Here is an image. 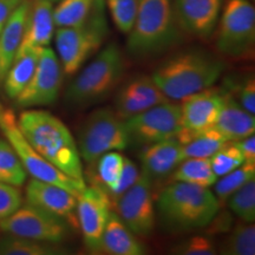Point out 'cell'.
I'll return each instance as SVG.
<instances>
[{
	"label": "cell",
	"mask_w": 255,
	"mask_h": 255,
	"mask_svg": "<svg viewBox=\"0 0 255 255\" xmlns=\"http://www.w3.org/2000/svg\"><path fill=\"white\" fill-rule=\"evenodd\" d=\"M17 122L21 133L41 157L68 176L85 182L77 142L62 121L44 110H25Z\"/></svg>",
	"instance_id": "cell-1"
},
{
	"label": "cell",
	"mask_w": 255,
	"mask_h": 255,
	"mask_svg": "<svg viewBox=\"0 0 255 255\" xmlns=\"http://www.w3.org/2000/svg\"><path fill=\"white\" fill-rule=\"evenodd\" d=\"M155 208L162 228L175 234L205 229L220 203L209 188L174 181L159 193Z\"/></svg>",
	"instance_id": "cell-2"
},
{
	"label": "cell",
	"mask_w": 255,
	"mask_h": 255,
	"mask_svg": "<svg viewBox=\"0 0 255 255\" xmlns=\"http://www.w3.org/2000/svg\"><path fill=\"white\" fill-rule=\"evenodd\" d=\"M225 64L203 50H188L165 60L154 70L151 78L168 100L182 102L206 90L221 77Z\"/></svg>",
	"instance_id": "cell-3"
},
{
	"label": "cell",
	"mask_w": 255,
	"mask_h": 255,
	"mask_svg": "<svg viewBox=\"0 0 255 255\" xmlns=\"http://www.w3.org/2000/svg\"><path fill=\"white\" fill-rule=\"evenodd\" d=\"M181 31L173 0H139L127 50L133 58H154L176 45Z\"/></svg>",
	"instance_id": "cell-4"
},
{
	"label": "cell",
	"mask_w": 255,
	"mask_h": 255,
	"mask_svg": "<svg viewBox=\"0 0 255 255\" xmlns=\"http://www.w3.org/2000/svg\"><path fill=\"white\" fill-rule=\"evenodd\" d=\"M124 72L123 52L117 44H108L70 83L65 100L70 105L78 108L98 103L119 87Z\"/></svg>",
	"instance_id": "cell-5"
},
{
	"label": "cell",
	"mask_w": 255,
	"mask_h": 255,
	"mask_svg": "<svg viewBox=\"0 0 255 255\" xmlns=\"http://www.w3.org/2000/svg\"><path fill=\"white\" fill-rule=\"evenodd\" d=\"M109 34L104 0H95L84 23L73 27H58L56 47L63 72L73 75L101 49Z\"/></svg>",
	"instance_id": "cell-6"
},
{
	"label": "cell",
	"mask_w": 255,
	"mask_h": 255,
	"mask_svg": "<svg viewBox=\"0 0 255 255\" xmlns=\"http://www.w3.org/2000/svg\"><path fill=\"white\" fill-rule=\"evenodd\" d=\"M215 36L216 49L233 59L250 58L255 45V8L251 0H226Z\"/></svg>",
	"instance_id": "cell-7"
},
{
	"label": "cell",
	"mask_w": 255,
	"mask_h": 255,
	"mask_svg": "<svg viewBox=\"0 0 255 255\" xmlns=\"http://www.w3.org/2000/svg\"><path fill=\"white\" fill-rule=\"evenodd\" d=\"M77 145L88 164H94L108 151L124 150L130 145L126 120L110 108L92 111L81 128Z\"/></svg>",
	"instance_id": "cell-8"
},
{
	"label": "cell",
	"mask_w": 255,
	"mask_h": 255,
	"mask_svg": "<svg viewBox=\"0 0 255 255\" xmlns=\"http://www.w3.org/2000/svg\"><path fill=\"white\" fill-rule=\"evenodd\" d=\"M0 129L4 133L5 138L14 149L26 173L30 174L32 177L57 184L77 197L87 187L85 182H81L68 176L59 169H57L55 165L49 163L45 158L41 157L21 133L13 111L5 109L1 104H0Z\"/></svg>",
	"instance_id": "cell-9"
},
{
	"label": "cell",
	"mask_w": 255,
	"mask_h": 255,
	"mask_svg": "<svg viewBox=\"0 0 255 255\" xmlns=\"http://www.w3.org/2000/svg\"><path fill=\"white\" fill-rule=\"evenodd\" d=\"M0 229L6 234L56 245L65 241L71 232L65 220L27 203L21 205L14 213L2 219Z\"/></svg>",
	"instance_id": "cell-10"
},
{
	"label": "cell",
	"mask_w": 255,
	"mask_h": 255,
	"mask_svg": "<svg viewBox=\"0 0 255 255\" xmlns=\"http://www.w3.org/2000/svg\"><path fill=\"white\" fill-rule=\"evenodd\" d=\"M115 213L136 237L148 238L156 226V208L152 182L144 174L122 195L111 201Z\"/></svg>",
	"instance_id": "cell-11"
},
{
	"label": "cell",
	"mask_w": 255,
	"mask_h": 255,
	"mask_svg": "<svg viewBox=\"0 0 255 255\" xmlns=\"http://www.w3.org/2000/svg\"><path fill=\"white\" fill-rule=\"evenodd\" d=\"M130 143L149 145L176 137L182 128L181 105L167 102L126 120Z\"/></svg>",
	"instance_id": "cell-12"
},
{
	"label": "cell",
	"mask_w": 255,
	"mask_h": 255,
	"mask_svg": "<svg viewBox=\"0 0 255 255\" xmlns=\"http://www.w3.org/2000/svg\"><path fill=\"white\" fill-rule=\"evenodd\" d=\"M63 68L58 56L49 46L43 47L31 81L15 98L18 108H37L55 103L59 96Z\"/></svg>",
	"instance_id": "cell-13"
},
{
	"label": "cell",
	"mask_w": 255,
	"mask_h": 255,
	"mask_svg": "<svg viewBox=\"0 0 255 255\" xmlns=\"http://www.w3.org/2000/svg\"><path fill=\"white\" fill-rule=\"evenodd\" d=\"M111 201L102 188L92 184L85 187L77 197L76 216L83 240L90 253L98 254L105 225L110 215Z\"/></svg>",
	"instance_id": "cell-14"
},
{
	"label": "cell",
	"mask_w": 255,
	"mask_h": 255,
	"mask_svg": "<svg viewBox=\"0 0 255 255\" xmlns=\"http://www.w3.org/2000/svg\"><path fill=\"white\" fill-rule=\"evenodd\" d=\"M180 105L182 128L176 138L183 145L195 133L215 127L223 105V92L208 88L187 97Z\"/></svg>",
	"instance_id": "cell-15"
},
{
	"label": "cell",
	"mask_w": 255,
	"mask_h": 255,
	"mask_svg": "<svg viewBox=\"0 0 255 255\" xmlns=\"http://www.w3.org/2000/svg\"><path fill=\"white\" fill-rule=\"evenodd\" d=\"M170 102L161 91L151 76L138 75L124 83L117 91L115 111L123 120L142 113L155 105Z\"/></svg>",
	"instance_id": "cell-16"
},
{
	"label": "cell",
	"mask_w": 255,
	"mask_h": 255,
	"mask_svg": "<svg viewBox=\"0 0 255 255\" xmlns=\"http://www.w3.org/2000/svg\"><path fill=\"white\" fill-rule=\"evenodd\" d=\"M181 30L190 36L207 39L214 33L223 0H173Z\"/></svg>",
	"instance_id": "cell-17"
},
{
	"label": "cell",
	"mask_w": 255,
	"mask_h": 255,
	"mask_svg": "<svg viewBox=\"0 0 255 255\" xmlns=\"http://www.w3.org/2000/svg\"><path fill=\"white\" fill-rule=\"evenodd\" d=\"M25 199L27 205L50 213L66 222H75L77 196L57 184L32 177L25 189Z\"/></svg>",
	"instance_id": "cell-18"
},
{
	"label": "cell",
	"mask_w": 255,
	"mask_h": 255,
	"mask_svg": "<svg viewBox=\"0 0 255 255\" xmlns=\"http://www.w3.org/2000/svg\"><path fill=\"white\" fill-rule=\"evenodd\" d=\"M184 159L182 144L176 137L146 145L141 154L142 174L151 182L164 180Z\"/></svg>",
	"instance_id": "cell-19"
},
{
	"label": "cell",
	"mask_w": 255,
	"mask_h": 255,
	"mask_svg": "<svg viewBox=\"0 0 255 255\" xmlns=\"http://www.w3.org/2000/svg\"><path fill=\"white\" fill-rule=\"evenodd\" d=\"M30 5L27 0H21L0 32V84L4 82L20 47Z\"/></svg>",
	"instance_id": "cell-20"
},
{
	"label": "cell",
	"mask_w": 255,
	"mask_h": 255,
	"mask_svg": "<svg viewBox=\"0 0 255 255\" xmlns=\"http://www.w3.org/2000/svg\"><path fill=\"white\" fill-rule=\"evenodd\" d=\"M52 4L53 2L47 0H36L30 5L23 40L19 50L50 45L55 33Z\"/></svg>",
	"instance_id": "cell-21"
},
{
	"label": "cell",
	"mask_w": 255,
	"mask_h": 255,
	"mask_svg": "<svg viewBox=\"0 0 255 255\" xmlns=\"http://www.w3.org/2000/svg\"><path fill=\"white\" fill-rule=\"evenodd\" d=\"M215 128L227 141H239L255 131V119L229 92H223V105Z\"/></svg>",
	"instance_id": "cell-22"
},
{
	"label": "cell",
	"mask_w": 255,
	"mask_h": 255,
	"mask_svg": "<svg viewBox=\"0 0 255 255\" xmlns=\"http://www.w3.org/2000/svg\"><path fill=\"white\" fill-rule=\"evenodd\" d=\"M102 254L143 255L145 248L115 212H110L101 241Z\"/></svg>",
	"instance_id": "cell-23"
},
{
	"label": "cell",
	"mask_w": 255,
	"mask_h": 255,
	"mask_svg": "<svg viewBox=\"0 0 255 255\" xmlns=\"http://www.w3.org/2000/svg\"><path fill=\"white\" fill-rule=\"evenodd\" d=\"M43 47H27L19 50L4 78V90L11 100L24 90L36 71Z\"/></svg>",
	"instance_id": "cell-24"
},
{
	"label": "cell",
	"mask_w": 255,
	"mask_h": 255,
	"mask_svg": "<svg viewBox=\"0 0 255 255\" xmlns=\"http://www.w3.org/2000/svg\"><path fill=\"white\" fill-rule=\"evenodd\" d=\"M210 164V157L184 158L173 173V181L210 188L218 180Z\"/></svg>",
	"instance_id": "cell-25"
},
{
	"label": "cell",
	"mask_w": 255,
	"mask_h": 255,
	"mask_svg": "<svg viewBox=\"0 0 255 255\" xmlns=\"http://www.w3.org/2000/svg\"><path fill=\"white\" fill-rule=\"evenodd\" d=\"M126 156L120 151H108L101 156L96 163V181L95 186L103 189L108 196L113 195L116 189L120 178L122 176Z\"/></svg>",
	"instance_id": "cell-26"
},
{
	"label": "cell",
	"mask_w": 255,
	"mask_h": 255,
	"mask_svg": "<svg viewBox=\"0 0 255 255\" xmlns=\"http://www.w3.org/2000/svg\"><path fill=\"white\" fill-rule=\"evenodd\" d=\"M56 244L31 240V239L7 234L0 239V255H57L65 254Z\"/></svg>",
	"instance_id": "cell-27"
},
{
	"label": "cell",
	"mask_w": 255,
	"mask_h": 255,
	"mask_svg": "<svg viewBox=\"0 0 255 255\" xmlns=\"http://www.w3.org/2000/svg\"><path fill=\"white\" fill-rule=\"evenodd\" d=\"M223 255H254L255 226L253 222H240L229 231V235L220 247Z\"/></svg>",
	"instance_id": "cell-28"
},
{
	"label": "cell",
	"mask_w": 255,
	"mask_h": 255,
	"mask_svg": "<svg viewBox=\"0 0 255 255\" xmlns=\"http://www.w3.org/2000/svg\"><path fill=\"white\" fill-rule=\"evenodd\" d=\"M228 142L216 128L195 133L186 144L182 145L184 158L212 157L221 146Z\"/></svg>",
	"instance_id": "cell-29"
},
{
	"label": "cell",
	"mask_w": 255,
	"mask_h": 255,
	"mask_svg": "<svg viewBox=\"0 0 255 255\" xmlns=\"http://www.w3.org/2000/svg\"><path fill=\"white\" fill-rule=\"evenodd\" d=\"M252 180H255V162H244L240 167L218 178L214 183V194L219 203H225L233 193Z\"/></svg>",
	"instance_id": "cell-30"
},
{
	"label": "cell",
	"mask_w": 255,
	"mask_h": 255,
	"mask_svg": "<svg viewBox=\"0 0 255 255\" xmlns=\"http://www.w3.org/2000/svg\"><path fill=\"white\" fill-rule=\"evenodd\" d=\"M95 0H59L53 8V21L57 27L78 26L87 20Z\"/></svg>",
	"instance_id": "cell-31"
},
{
	"label": "cell",
	"mask_w": 255,
	"mask_h": 255,
	"mask_svg": "<svg viewBox=\"0 0 255 255\" xmlns=\"http://www.w3.org/2000/svg\"><path fill=\"white\" fill-rule=\"evenodd\" d=\"M26 170L7 139H0V182L21 187L26 181Z\"/></svg>",
	"instance_id": "cell-32"
},
{
	"label": "cell",
	"mask_w": 255,
	"mask_h": 255,
	"mask_svg": "<svg viewBox=\"0 0 255 255\" xmlns=\"http://www.w3.org/2000/svg\"><path fill=\"white\" fill-rule=\"evenodd\" d=\"M228 208L242 221L254 222L255 220V181L252 180L233 193L226 201Z\"/></svg>",
	"instance_id": "cell-33"
},
{
	"label": "cell",
	"mask_w": 255,
	"mask_h": 255,
	"mask_svg": "<svg viewBox=\"0 0 255 255\" xmlns=\"http://www.w3.org/2000/svg\"><path fill=\"white\" fill-rule=\"evenodd\" d=\"M117 30L128 34L135 24L139 0H104Z\"/></svg>",
	"instance_id": "cell-34"
},
{
	"label": "cell",
	"mask_w": 255,
	"mask_h": 255,
	"mask_svg": "<svg viewBox=\"0 0 255 255\" xmlns=\"http://www.w3.org/2000/svg\"><path fill=\"white\" fill-rule=\"evenodd\" d=\"M245 162V158L239 150V148L235 144L234 141H228L223 144L214 155L210 157V164L214 174L218 177H221L223 175L231 173L232 170L237 169L238 167Z\"/></svg>",
	"instance_id": "cell-35"
},
{
	"label": "cell",
	"mask_w": 255,
	"mask_h": 255,
	"mask_svg": "<svg viewBox=\"0 0 255 255\" xmlns=\"http://www.w3.org/2000/svg\"><path fill=\"white\" fill-rule=\"evenodd\" d=\"M170 253L176 255H215L218 254V248L209 237L194 235L175 245Z\"/></svg>",
	"instance_id": "cell-36"
},
{
	"label": "cell",
	"mask_w": 255,
	"mask_h": 255,
	"mask_svg": "<svg viewBox=\"0 0 255 255\" xmlns=\"http://www.w3.org/2000/svg\"><path fill=\"white\" fill-rule=\"evenodd\" d=\"M23 205V195L18 187L0 182V221Z\"/></svg>",
	"instance_id": "cell-37"
},
{
	"label": "cell",
	"mask_w": 255,
	"mask_h": 255,
	"mask_svg": "<svg viewBox=\"0 0 255 255\" xmlns=\"http://www.w3.org/2000/svg\"><path fill=\"white\" fill-rule=\"evenodd\" d=\"M138 176H139V171L138 169H137V165L135 164V162L131 161L130 158L126 157L122 176H121L120 182L117 184L116 189H115L113 195L110 196V201H113L116 199V197L122 195L124 191L129 189V188L136 182V180L138 178Z\"/></svg>",
	"instance_id": "cell-38"
},
{
	"label": "cell",
	"mask_w": 255,
	"mask_h": 255,
	"mask_svg": "<svg viewBox=\"0 0 255 255\" xmlns=\"http://www.w3.org/2000/svg\"><path fill=\"white\" fill-rule=\"evenodd\" d=\"M238 102L248 113L255 114V81L254 77H248L242 84L237 87Z\"/></svg>",
	"instance_id": "cell-39"
},
{
	"label": "cell",
	"mask_w": 255,
	"mask_h": 255,
	"mask_svg": "<svg viewBox=\"0 0 255 255\" xmlns=\"http://www.w3.org/2000/svg\"><path fill=\"white\" fill-rule=\"evenodd\" d=\"M233 228V216L228 212L216 213L212 221L205 228L207 235H218L222 233H229Z\"/></svg>",
	"instance_id": "cell-40"
},
{
	"label": "cell",
	"mask_w": 255,
	"mask_h": 255,
	"mask_svg": "<svg viewBox=\"0 0 255 255\" xmlns=\"http://www.w3.org/2000/svg\"><path fill=\"white\" fill-rule=\"evenodd\" d=\"M235 144L239 148V150L244 156L245 162H255V137L253 135H250L244 138L239 139V141H234Z\"/></svg>",
	"instance_id": "cell-41"
},
{
	"label": "cell",
	"mask_w": 255,
	"mask_h": 255,
	"mask_svg": "<svg viewBox=\"0 0 255 255\" xmlns=\"http://www.w3.org/2000/svg\"><path fill=\"white\" fill-rule=\"evenodd\" d=\"M21 0H0V32L4 28L6 21Z\"/></svg>",
	"instance_id": "cell-42"
},
{
	"label": "cell",
	"mask_w": 255,
	"mask_h": 255,
	"mask_svg": "<svg viewBox=\"0 0 255 255\" xmlns=\"http://www.w3.org/2000/svg\"><path fill=\"white\" fill-rule=\"evenodd\" d=\"M47 1H51V2H56V1H59V0H47Z\"/></svg>",
	"instance_id": "cell-43"
}]
</instances>
